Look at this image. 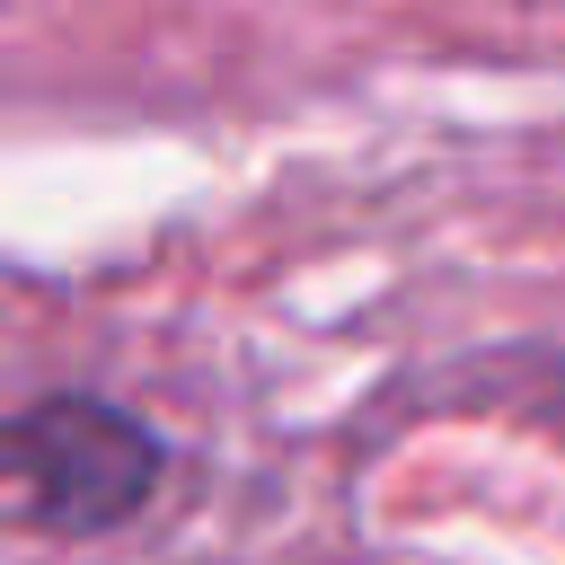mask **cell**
Here are the masks:
<instances>
[{"instance_id": "cell-1", "label": "cell", "mask_w": 565, "mask_h": 565, "mask_svg": "<svg viewBox=\"0 0 565 565\" xmlns=\"http://www.w3.org/2000/svg\"><path fill=\"white\" fill-rule=\"evenodd\" d=\"M0 477L26 494L44 530L97 539L132 521L159 486V433L106 397H44L18 424H0Z\"/></svg>"}]
</instances>
